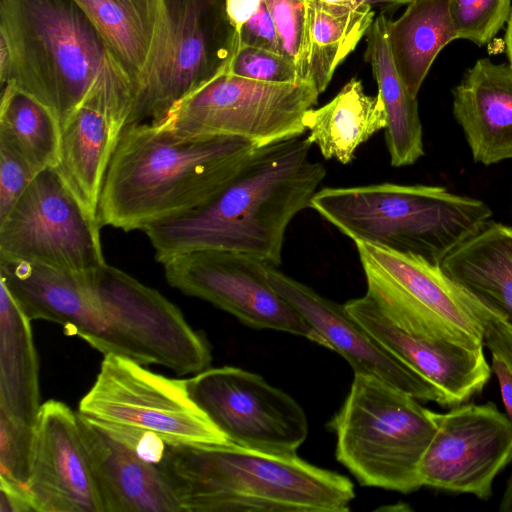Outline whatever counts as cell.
Segmentation results:
<instances>
[{
    "label": "cell",
    "mask_w": 512,
    "mask_h": 512,
    "mask_svg": "<svg viewBox=\"0 0 512 512\" xmlns=\"http://www.w3.org/2000/svg\"><path fill=\"white\" fill-rule=\"evenodd\" d=\"M303 135L259 147L211 200L143 230L158 262L182 253L222 250L248 254L272 266L282 262L286 229L326 176L310 159Z\"/></svg>",
    "instance_id": "6da1fadb"
},
{
    "label": "cell",
    "mask_w": 512,
    "mask_h": 512,
    "mask_svg": "<svg viewBox=\"0 0 512 512\" xmlns=\"http://www.w3.org/2000/svg\"><path fill=\"white\" fill-rule=\"evenodd\" d=\"M0 39L11 56L1 85L41 103L61 128L83 106L126 126L135 90L74 0H0Z\"/></svg>",
    "instance_id": "7a4b0ae2"
},
{
    "label": "cell",
    "mask_w": 512,
    "mask_h": 512,
    "mask_svg": "<svg viewBox=\"0 0 512 512\" xmlns=\"http://www.w3.org/2000/svg\"><path fill=\"white\" fill-rule=\"evenodd\" d=\"M259 147L231 136H179L157 124L123 128L98 205L100 224L125 232L194 210L218 194Z\"/></svg>",
    "instance_id": "3957f363"
},
{
    "label": "cell",
    "mask_w": 512,
    "mask_h": 512,
    "mask_svg": "<svg viewBox=\"0 0 512 512\" xmlns=\"http://www.w3.org/2000/svg\"><path fill=\"white\" fill-rule=\"evenodd\" d=\"M182 512H345V476L297 454L229 445L166 444L159 463Z\"/></svg>",
    "instance_id": "277c9868"
},
{
    "label": "cell",
    "mask_w": 512,
    "mask_h": 512,
    "mask_svg": "<svg viewBox=\"0 0 512 512\" xmlns=\"http://www.w3.org/2000/svg\"><path fill=\"white\" fill-rule=\"evenodd\" d=\"M310 208L354 242H362L440 265L480 232L492 212L482 200L444 187L381 183L326 187Z\"/></svg>",
    "instance_id": "5b68a950"
},
{
    "label": "cell",
    "mask_w": 512,
    "mask_h": 512,
    "mask_svg": "<svg viewBox=\"0 0 512 512\" xmlns=\"http://www.w3.org/2000/svg\"><path fill=\"white\" fill-rule=\"evenodd\" d=\"M336 458L361 485L410 493L422 487L419 464L435 433L432 410L378 378L354 374L330 422Z\"/></svg>",
    "instance_id": "8992f818"
},
{
    "label": "cell",
    "mask_w": 512,
    "mask_h": 512,
    "mask_svg": "<svg viewBox=\"0 0 512 512\" xmlns=\"http://www.w3.org/2000/svg\"><path fill=\"white\" fill-rule=\"evenodd\" d=\"M365 295L404 332L468 347L484 346L482 305L440 265L383 247L355 242Z\"/></svg>",
    "instance_id": "52a82bcc"
},
{
    "label": "cell",
    "mask_w": 512,
    "mask_h": 512,
    "mask_svg": "<svg viewBox=\"0 0 512 512\" xmlns=\"http://www.w3.org/2000/svg\"><path fill=\"white\" fill-rule=\"evenodd\" d=\"M319 95L310 81H257L227 65L157 125L179 136H231L262 147L303 135Z\"/></svg>",
    "instance_id": "ba28073f"
},
{
    "label": "cell",
    "mask_w": 512,
    "mask_h": 512,
    "mask_svg": "<svg viewBox=\"0 0 512 512\" xmlns=\"http://www.w3.org/2000/svg\"><path fill=\"white\" fill-rule=\"evenodd\" d=\"M78 413L100 425L153 434L170 445L233 444L192 399L188 381L108 353Z\"/></svg>",
    "instance_id": "9c48e42d"
},
{
    "label": "cell",
    "mask_w": 512,
    "mask_h": 512,
    "mask_svg": "<svg viewBox=\"0 0 512 512\" xmlns=\"http://www.w3.org/2000/svg\"><path fill=\"white\" fill-rule=\"evenodd\" d=\"M95 282L107 322L98 351L162 365L179 375L208 368L207 340L161 293L107 263L96 270Z\"/></svg>",
    "instance_id": "30bf717a"
},
{
    "label": "cell",
    "mask_w": 512,
    "mask_h": 512,
    "mask_svg": "<svg viewBox=\"0 0 512 512\" xmlns=\"http://www.w3.org/2000/svg\"><path fill=\"white\" fill-rule=\"evenodd\" d=\"M234 52L225 0H166L164 40L126 126L162 122L226 67Z\"/></svg>",
    "instance_id": "8fae6325"
},
{
    "label": "cell",
    "mask_w": 512,
    "mask_h": 512,
    "mask_svg": "<svg viewBox=\"0 0 512 512\" xmlns=\"http://www.w3.org/2000/svg\"><path fill=\"white\" fill-rule=\"evenodd\" d=\"M101 226L58 167H48L0 220V257L94 271L106 264Z\"/></svg>",
    "instance_id": "7c38bea8"
},
{
    "label": "cell",
    "mask_w": 512,
    "mask_h": 512,
    "mask_svg": "<svg viewBox=\"0 0 512 512\" xmlns=\"http://www.w3.org/2000/svg\"><path fill=\"white\" fill-rule=\"evenodd\" d=\"M160 263L167 282L186 295L208 301L250 327L287 332L323 345L319 334L270 283V264L222 250L177 254Z\"/></svg>",
    "instance_id": "4fadbf2b"
},
{
    "label": "cell",
    "mask_w": 512,
    "mask_h": 512,
    "mask_svg": "<svg viewBox=\"0 0 512 512\" xmlns=\"http://www.w3.org/2000/svg\"><path fill=\"white\" fill-rule=\"evenodd\" d=\"M187 381L192 399L233 444L296 454L307 438L301 406L257 374L225 366L207 368Z\"/></svg>",
    "instance_id": "5bb4252c"
},
{
    "label": "cell",
    "mask_w": 512,
    "mask_h": 512,
    "mask_svg": "<svg viewBox=\"0 0 512 512\" xmlns=\"http://www.w3.org/2000/svg\"><path fill=\"white\" fill-rule=\"evenodd\" d=\"M435 433L419 464L423 486L488 500L496 476L512 462V422L494 403L432 411Z\"/></svg>",
    "instance_id": "9a60e30c"
},
{
    "label": "cell",
    "mask_w": 512,
    "mask_h": 512,
    "mask_svg": "<svg viewBox=\"0 0 512 512\" xmlns=\"http://www.w3.org/2000/svg\"><path fill=\"white\" fill-rule=\"evenodd\" d=\"M32 430L27 492L34 512H105L78 415L48 400Z\"/></svg>",
    "instance_id": "2e32d148"
},
{
    "label": "cell",
    "mask_w": 512,
    "mask_h": 512,
    "mask_svg": "<svg viewBox=\"0 0 512 512\" xmlns=\"http://www.w3.org/2000/svg\"><path fill=\"white\" fill-rule=\"evenodd\" d=\"M268 279L319 334L323 346L339 353L354 374L378 378L421 402L443 406L437 389L383 346L346 309L270 265Z\"/></svg>",
    "instance_id": "e0dca14e"
},
{
    "label": "cell",
    "mask_w": 512,
    "mask_h": 512,
    "mask_svg": "<svg viewBox=\"0 0 512 512\" xmlns=\"http://www.w3.org/2000/svg\"><path fill=\"white\" fill-rule=\"evenodd\" d=\"M95 272L0 257V281L31 321L57 323L98 349L107 322Z\"/></svg>",
    "instance_id": "ac0fdd59"
},
{
    "label": "cell",
    "mask_w": 512,
    "mask_h": 512,
    "mask_svg": "<svg viewBox=\"0 0 512 512\" xmlns=\"http://www.w3.org/2000/svg\"><path fill=\"white\" fill-rule=\"evenodd\" d=\"M344 305L383 346L437 389L443 406L467 402L489 381L491 367L483 347L410 335L386 318L366 295Z\"/></svg>",
    "instance_id": "d6986e66"
},
{
    "label": "cell",
    "mask_w": 512,
    "mask_h": 512,
    "mask_svg": "<svg viewBox=\"0 0 512 512\" xmlns=\"http://www.w3.org/2000/svg\"><path fill=\"white\" fill-rule=\"evenodd\" d=\"M105 512H182L159 464L77 413Z\"/></svg>",
    "instance_id": "ffe728a7"
},
{
    "label": "cell",
    "mask_w": 512,
    "mask_h": 512,
    "mask_svg": "<svg viewBox=\"0 0 512 512\" xmlns=\"http://www.w3.org/2000/svg\"><path fill=\"white\" fill-rule=\"evenodd\" d=\"M453 115L475 162L512 159V66L482 58L453 88Z\"/></svg>",
    "instance_id": "44dd1931"
},
{
    "label": "cell",
    "mask_w": 512,
    "mask_h": 512,
    "mask_svg": "<svg viewBox=\"0 0 512 512\" xmlns=\"http://www.w3.org/2000/svg\"><path fill=\"white\" fill-rule=\"evenodd\" d=\"M74 1L97 30L136 96L164 40L166 0Z\"/></svg>",
    "instance_id": "7402d4cb"
},
{
    "label": "cell",
    "mask_w": 512,
    "mask_h": 512,
    "mask_svg": "<svg viewBox=\"0 0 512 512\" xmlns=\"http://www.w3.org/2000/svg\"><path fill=\"white\" fill-rule=\"evenodd\" d=\"M440 267L512 328V227L490 221L451 252Z\"/></svg>",
    "instance_id": "603a6c76"
},
{
    "label": "cell",
    "mask_w": 512,
    "mask_h": 512,
    "mask_svg": "<svg viewBox=\"0 0 512 512\" xmlns=\"http://www.w3.org/2000/svg\"><path fill=\"white\" fill-rule=\"evenodd\" d=\"M31 320L0 281V409L33 427L40 409Z\"/></svg>",
    "instance_id": "cb8c5ba5"
},
{
    "label": "cell",
    "mask_w": 512,
    "mask_h": 512,
    "mask_svg": "<svg viewBox=\"0 0 512 512\" xmlns=\"http://www.w3.org/2000/svg\"><path fill=\"white\" fill-rule=\"evenodd\" d=\"M385 14L375 17L366 33L365 60L369 63L385 112V140L391 165L414 164L424 155L423 132L417 98L410 95L400 78L389 49Z\"/></svg>",
    "instance_id": "d4e9b609"
},
{
    "label": "cell",
    "mask_w": 512,
    "mask_h": 512,
    "mask_svg": "<svg viewBox=\"0 0 512 512\" xmlns=\"http://www.w3.org/2000/svg\"><path fill=\"white\" fill-rule=\"evenodd\" d=\"M384 104L377 94L370 96L362 82L352 78L328 103L308 110L304 124L308 140L322 156L350 163L357 148L386 127Z\"/></svg>",
    "instance_id": "484cf974"
},
{
    "label": "cell",
    "mask_w": 512,
    "mask_h": 512,
    "mask_svg": "<svg viewBox=\"0 0 512 512\" xmlns=\"http://www.w3.org/2000/svg\"><path fill=\"white\" fill-rule=\"evenodd\" d=\"M102 111L83 106L61 128L58 169L98 215L105 175L121 134Z\"/></svg>",
    "instance_id": "4316f807"
},
{
    "label": "cell",
    "mask_w": 512,
    "mask_h": 512,
    "mask_svg": "<svg viewBox=\"0 0 512 512\" xmlns=\"http://www.w3.org/2000/svg\"><path fill=\"white\" fill-rule=\"evenodd\" d=\"M386 34L394 66L415 98L439 52L458 39L449 0H413L398 19H388Z\"/></svg>",
    "instance_id": "83f0119b"
},
{
    "label": "cell",
    "mask_w": 512,
    "mask_h": 512,
    "mask_svg": "<svg viewBox=\"0 0 512 512\" xmlns=\"http://www.w3.org/2000/svg\"><path fill=\"white\" fill-rule=\"evenodd\" d=\"M309 9L307 79L321 94L337 67L366 35L375 13L367 3L357 8H345L318 0H309Z\"/></svg>",
    "instance_id": "f1b7e54d"
},
{
    "label": "cell",
    "mask_w": 512,
    "mask_h": 512,
    "mask_svg": "<svg viewBox=\"0 0 512 512\" xmlns=\"http://www.w3.org/2000/svg\"><path fill=\"white\" fill-rule=\"evenodd\" d=\"M60 137V123L50 110L13 86H2L0 142L40 172L57 166Z\"/></svg>",
    "instance_id": "f546056e"
},
{
    "label": "cell",
    "mask_w": 512,
    "mask_h": 512,
    "mask_svg": "<svg viewBox=\"0 0 512 512\" xmlns=\"http://www.w3.org/2000/svg\"><path fill=\"white\" fill-rule=\"evenodd\" d=\"M278 37L280 52L307 79L309 57V0H265Z\"/></svg>",
    "instance_id": "4dcf8cb0"
},
{
    "label": "cell",
    "mask_w": 512,
    "mask_h": 512,
    "mask_svg": "<svg viewBox=\"0 0 512 512\" xmlns=\"http://www.w3.org/2000/svg\"><path fill=\"white\" fill-rule=\"evenodd\" d=\"M458 39L482 46L493 39L509 19L511 0H449Z\"/></svg>",
    "instance_id": "1f68e13d"
},
{
    "label": "cell",
    "mask_w": 512,
    "mask_h": 512,
    "mask_svg": "<svg viewBox=\"0 0 512 512\" xmlns=\"http://www.w3.org/2000/svg\"><path fill=\"white\" fill-rule=\"evenodd\" d=\"M32 428L0 409V481L27 494Z\"/></svg>",
    "instance_id": "d6a6232c"
},
{
    "label": "cell",
    "mask_w": 512,
    "mask_h": 512,
    "mask_svg": "<svg viewBox=\"0 0 512 512\" xmlns=\"http://www.w3.org/2000/svg\"><path fill=\"white\" fill-rule=\"evenodd\" d=\"M228 69L241 77L263 82L302 81L295 64L286 56L250 45L237 48L228 63Z\"/></svg>",
    "instance_id": "836d02e7"
},
{
    "label": "cell",
    "mask_w": 512,
    "mask_h": 512,
    "mask_svg": "<svg viewBox=\"0 0 512 512\" xmlns=\"http://www.w3.org/2000/svg\"><path fill=\"white\" fill-rule=\"evenodd\" d=\"M38 173L18 153L0 142V220L7 215Z\"/></svg>",
    "instance_id": "e575fe53"
},
{
    "label": "cell",
    "mask_w": 512,
    "mask_h": 512,
    "mask_svg": "<svg viewBox=\"0 0 512 512\" xmlns=\"http://www.w3.org/2000/svg\"><path fill=\"white\" fill-rule=\"evenodd\" d=\"M484 330V345L492 356L499 357L512 373V328L484 306L480 313Z\"/></svg>",
    "instance_id": "d590c367"
},
{
    "label": "cell",
    "mask_w": 512,
    "mask_h": 512,
    "mask_svg": "<svg viewBox=\"0 0 512 512\" xmlns=\"http://www.w3.org/2000/svg\"><path fill=\"white\" fill-rule=\"evenodd\" d=\"M0 512H34L28 494L0 481Z\"/></svg>",
    "instance_id": "8d00e7d4"
},
{
    "label": "cell",
    "mask_w": 512,
    "mask_h": 512,
    "mask_svg": "<svg viewBox=\"0 0 512 512\" xmlns=\"http://www.w3.org/2000/svg\"><path fill=\"white\" fill-rule=\"evenodd\" d=\"M497 376L506 415L512 422V373L497 356H492V368Z\"/></svg>",
    "instance_id": "74e56055"
},
{
    "label": "cell",
    "mask_w": 512,
    "mask_h": 512,
    "mask_svg": "<svg viewBox=\"0 0 512 512\" xmlns=\"http://www.w3.org/2000/svg\"><path fill=\"white\" fill-rule=\"evenodd\" d=\"M501 512H512V472L507 479L505 490L499 503Z\"/></svg>",
    "instance_id": "f35d334b"
},
{
    "label": "cell",
    "mask_w": 512,
    "mask_h": 512,
    "mask_svg": "<svg viewBox=\"0 0 512 512\" xmlns=\"http://www.w3.org/2000/svg\"><path fill=\"white\" fill-rule=\"evenodd\" d=\"M318 1L323 4H326V5L345 7V8H357V7H360L361 5L367 3L366 0H318Z\"/></svg>",
    "instance_id": "ab89813d"
},
{
    "label": "cell",
    "mask_w": 512,
    "mask_h": 512,
    "mask_svg": "<svg viewBox=\"0 0 512 512\" xmlns=\"http://www.w3.org/2000/svg\"><path fill=\"white\" fill-rule=\"evenodd\" d=\"M505 47L509 64L512 66V10L507 21V27L505 32Z\"/></svg>",
    "instance_id": "60d3db41"
},
{
    "label": "cell",
    "mask_w": 512,
    "mask_h": 512,
    "mask_svg": "<svg viewBox=\"0 0 512 512\" xmlns=\"http://www.w3.org/2000/svg\"><path fill=\"white\" fill-rule=\"evenodd\" d=\"M413 0H366V2L373 6V5H378V4H383V5H400V4H408L410 2H412Z\"/></svg>",
    "instance_id": "b9f144b4"
}]
</instances>
